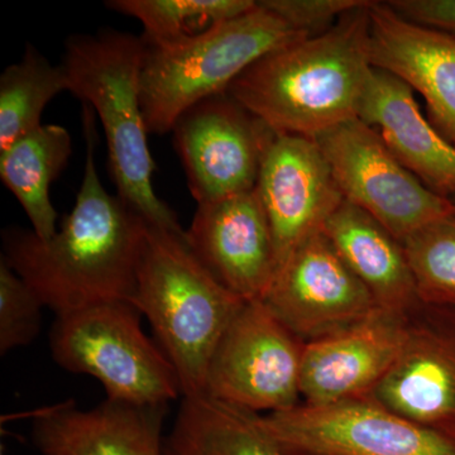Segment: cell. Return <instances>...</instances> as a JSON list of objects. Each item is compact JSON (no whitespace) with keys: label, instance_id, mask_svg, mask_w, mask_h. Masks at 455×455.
<instances>
[{"label":"cell","instance_id":"cell-1","mask_svg":"<svg viewBox=\"0 0 455 455\" xmlns=\"http://www.w3.org/2000/svg\"><path fill=\"white\" fill-rule=\"evenodd\" d=\"M83 107L86 160L73 211L49 239L23 228L3 232L2 259L56 316L101 302L132 301L147 224L101 184L94 110Z\"/></svg>","mask_w":455,"mask_h":455},{"label":"cell","instance_id":"cell-2","mask_svg":"<svg viewBox=\"0 0 455 455\" xmlns=\"http://www.w3.org/2000/svg\"><path fill=\"white\" fill-rule=\"evenodd\" d=\"M366 0L314 37L266 53L227 90L239 106L277 134L315 139L358 118L373 66L368 53Z\"/></svg>","mask_w":455,"mask_h":455},{"label":"cell","instance_id":"cell-3","mask_svg":"<svg viewBox=\"0 0 455 455\" xmlns=\"http://www.w3.org/2000/svg\"><path fill=\"white\" fill-rule=\"evenodd\" d=\"M145 55L142 36L104 29L68 38L61 66L68 92L92 107L101 123L118 196L147 223L184 235L187 230L152 185L155 163L140 101Z\"/></svg>","mask_w":455,"mask_h":455},{"label":"cell","instance_id":"cell-4","mask_svg":"<svg viewBox=\"0 0 455 455\" xmlns=\"http://www.w3.org/2000/svg\"><path fill=\"white\" fill-rule=\"evenodd\" d=\"M132 304L175 367L182 396L205 394L214 350L244 300L200 262L184 235L147 223Z\"/></svg>","mask_w":455,"mask_h":455},{"label":"cell","instance_id":"cell-5","mask_svg":"<svg viewBox=\"0 0 455 455\" xmlns=\"http://www.w3.org/2000/svg\"><path fill=\"white\" fill-rule=\"evenodd\" d=\"M304 37L307 36L256 2L247 13L199 35L145 41L140 101L147 131L172 132L182 114L205 99L227 92L260 57Z\"/></svg>","mask_w":455,"mask_h":455},{"label":"cell","instance_id":"cell-6","mask_svg":"<svg viewBox=\"0 0 455 455\" xmlns=\"http://www.w3.org/2000/svg\"><path fill=\"white\" fill-rule=\"evenodd\" d=\"M131 301L101 302L56 316L50 346L59 366L95 377L107 400L139 406L167 405L182 395L175 367L140 325Z\"/></svg>","mask_w":455,"mask_h":455},{"label":"cell","instance_id":"cell-7","mask_svg":"<svg viewBox=\"0 0 455 455\" xmlns=\"http://www.w3.org/2000/svg\"><path fill=\"white\" fill-rule=\"evenodd\" d=\"M341 196L379 221L398 241L455 214L451 199L436 196L403 166L381 134L350 119L316 136Z\"/></svg>","mask_w":455,"mask_h":455},{"label":"cell","instance_id":"cell-8","mask_svg":"<svg viewBox=\"0 0 455 455\" xmlns=\"http://www.w3.org/2000/svg\"><path fill=\"white\" fill-rule=\"evenodd\" d=\"M304 347L265 302L245 301L214 350L204 395L256 414L298 406Z\"/></svg>","mask_w":455,"mask_h":455},{"label":"cell","instance_id":"cell-9","mask_svg":"<svg viewBox=\"0 0 455 455\" xmlns=\"http://www.w3.org/2000/svg\"><path fill=\"white\" fill-rule=\"evenodd\" d=\"M259 419L289 455H455L451 436L368 397L323 406L299 403Z\"/></svg>","mask_w":455,"mask_h":455},{"label":"cell","instance_id":"cell-10","mask_svg":"<svg viewBox=\"0 0 455 455\" xmlns=\"http://www.w3.org/2000/svg\"><path fill=\"white\" fill-rule=\"evenodd\" d=\"M262 301L304 344L340 333L379 307L324 230L293 251Z\"/></svg>","mask_w":455,"mask_h":455},{"label":"cell","instance_id":"cell-11","mask_svg":"<svg viewBox=\"0 0 455 455\" xmlns=\"http://www.w3.org/2000/svg\"><path fill=\"white\" fill-rule=\"evenodd\" d=\"M172 132L197 204L253 190L263 151L274 134L227 92L191 107Z\"/></svg>","mask_w":455,"mask_h":455},{"label":"cell","instance_id":"cell-12","mask_svg":"<svg viewBox=\"0 0 455 455\" xmlns=\"http://www.w3.org/2000/svg\"><path fill=\"white\" fill-rule=\"evenodd\" d=\"M256 191L274 235L277 271L299 245L324 229L344 200L315 140L275 132L263 151Z\"/></svg>","mask_w":455,"mask_h":455},{"label":"cell","instance_id":"cell-13","mask_svg":"<svg viewBox=\"0 0 455 455\" xmlns=\"http://www.w3.org/2000/svg\"><path fill=\"white\" fill-rule=\"evenodd\" d=\"M367 397L455 439V310L416 309L394 366Z\"/></svg>","mask_w":455,"mask_h":455},{"label":"cell","instance_id":"cell-14","mask_svg":"<svg viewBox=\"0 0 455 455\" xmlns=\"http://www.w3.org/2000/svg\"><path fill=\"white\" fill-rule=\"evenodd\" d=\"M187 241L200 262L244 301L263 300L276 276L274 235L256 188L197 204Z\"/></svg>","mask_w":455,"mask_h":455},{"label":"cell","instance_id":"cell-15","mask_svg":"<svg viewBox=\"0 0 455 455\" xmlns=\"http://www.w3.org/2000/svg\"><path fill=\"white\" fill-rule=\"evenodd\" d=\"M411 314L379 307L340 333L305 344L300 395L311 406L370 396L394 366Z\"/></svg>","mask_w":455,"mask_h":455},{"label":"cell","instance_id":"cell-16","mask_svg":"<svg viewBox=\"0 0 455 455\" xmlns=\"http://www.w3.org/2000/svg\"><path fill=\"white\" fill-rule=\"evenodd\" d=\"M371 65L424 98L427 119L455 148V37L410 22L386 2L370 7Z\"/></svg>","mask_w":455,"mask_h":455},{"label":"cell","instance_id":"cell-17","mask_svg":"<svg viewBox=\"0 0 455 455\" xmlns=\"http://www.w3.org/2000/svg\"><path fill=\"white\" fill-rule=\"evenodd\" d=\"M167 405L106 400L83 410L64 401L32 412V440L41 455H164Z\"/></svg>","mask_w":455,"mask_h":455},{"label":"cell","instance_id":"cell-18","mask_svg":"<svg viewBox=\"0 0 455 455\" xmlns=\"http://www.w3.org/2000/svg\"><path fill=\"white\" fill-rule=\"evenodd\" d=\"M358 119L374 128L395 157L435 193L455 194V148L421 113L414 90L387 71L373 68Z\"/></svg>","mask_w":455,"mask_h":455},{"label":"cell","instance_id":"cell-19","mask_svg":"<svg viewBox=\"0 0 455 455\" xmlns=\"http://www.w3.org/2000/svg\"><path fill=\"white\" fill-rule=\"evenodd\" d=\"M323 230L379 307L412 314L423 305L403 243L368 212L343 200Z\"/></svg>","mask_w":455,"mask_h":455},{"label":"cell","instance_id":"cell-20","mask_svg":"<svg viewBox=\"0 0 455 455\" xmlns=\"http://www.w3.org/2000/svg\"><path fill=\"white\" fill-rule=\"evenodd\" d=\"M259 416L208 395L184 397L164 455H289Z\"/></svg>","mask_w":455,"mask_h":455},{"label":"cell","instance_id":"cell-21","mask_svg":"<svg viewBox=\"0 0 455 455\" xmlns=\"http://www.w3.org/2000/svg\"><path fill=\"white\" fill-rule=\"evenodd\" d=\"M71 152L70 133L56 124L41 125L0 152V179L17 197L41 239L57 232L50 187L64 171Z\"/></svg>","mask_w":455,"mask_h":455},{"label":"cell","instance_id":"cell-22","mask_svg":"<svg viewBox=\"0 0 455 455\" xmlns=\"http://www.w3.org/2000/svg\"><path fill=\"white\" fill-rule=\"evenodd\" d=\"M68 92L61 65L53 66L40 51L27 44L25 55L0 76V152L41 127L44 108Z\"/></svg>","mask_w":455,"mask_h":455},{"label":"cell","instance_id":"cell-23","mask_svg":"<svg viewBox=\"0 0 455 455\" xmlns=\"http://www.w3.org/2000/svg\"><path fill=\"white\" fill-rule=\"evenodd\" d=\"M106 5L139 20L143 40L164 42L199 35L254 8L253 0H109Z\"/></svg>","mask_w":455,"mask_h":455},{"label":"cell","instance_id":"cell-24","mask_svg":"<svg viewBox=\"0 0 455 455\" xmlns=\"http://www.w3.org/2000/svg\"><path fill=\"white\" fill-rule=\"evenodd\" d=\"M421 304L455 310V214L403 242Z\"/></svg>","mask_w":455,"mask_h":455},{"label":"cell","instance_id":"cell-25","mask_svg":"<svg viewBox=\"0 0 455 455\" xmlns=\"http://www.w3.org/2000/svg\"><path fill=\"white\" fill-rule=\"evenodd\" d=\"M44 302L16 272L0 259V353L27 346L41 331Z\"/></svg>","mask_w":455,"mask_h":455},{"label":"cell","instance_id":"cell-26","mask_svg":"<svg viewBox=\"0 0 455 455\" xmlns=\"http://www.w3.org/2000/svg\"><path fill=\"white\" fill-rule=\"evenodd\" d=\"M366 0H260V4L307 37L322 35Z\"/></svg>","mask_w":455,"mask_h":455},{"label":"cell","instance_id":"cell-27","mask_svg":"<svg viewBox=\"0 0 455 455\" xmlns=\"http://www.w3.org/2000/svg\"><path fill=\"white\" fill-rule=\"evenodd\" d=\"M410 22L455 37V0H391L386 2Z\"/></svg>","mask_w":455,"mask_h":455},{"label":"cell","instance_id":"cell-28","mask_svg":"<svg viewBox=\"0 0 455 455\" xmlns=\"http://www.w3.org/2000/svg\"><path fill=\"white\" fill-rule=\"evenodd\" d=\"M451 202H453L455 204V194L453 196L451 197Z\"/></svg>","mask_w":455,"mask_h":455}]
</instances>
